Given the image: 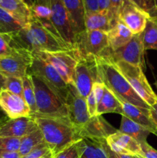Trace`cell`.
Returning a JSON list of instances; mask_svg holds the SVG:
<instances>
[{"mask_svg": "<svg viewBox=\"0 0 157 158\" xmlns=\"http://www.w3.org/2000/svg\"><path fill=\"white\" fill-rule=\"evenodd\" d=\"M11 34L12 47L24 49L31 53L37 52H55L74 49L72 46L46 29L33 16L21 30Z\"/></svg>", "mask_w": 157, "mask_h": 158, "instance_id": "obj_1", "label": "cell"}, {"mask_svg": "<svg viewBox=\"0 0 157 158\" xmlns=\"http://www.w3.org/2000/svg\"><path fill=\"white\" fill-rule=\"evenodd\" d=\"M32 117L41 131L44 141L49 146L53 157L72 143L83 139L69 118L41 116Z\"/></svg>", "mask_w": 157, "mask_h": 158, "instance_id": "obj_2", "label": "cell"}, {"mask_svg": "<svg viewBox=\"0 0 157 158\" xmlns=\"http://www.w3.org/2000/svg\"><path fill=\"white\" fill-rule=\"evenodd\" d=\"M97 62L100 81L112 91L119 100L142 109H150V106L132 89L110 58L106 56H97Z\"/></svg>", "mask_w": 157, "mask_h": 158, "instance_id": "obj_3", "label": "cell"}, {"mask_svg": "<svg viewBox=\"0 0 157 158\" xmlns=\"http://www.w3.org/2000/svg\"><path fill=\"white\" fill-rule=\"evenodd\" d=\"M31 77L37 106V113L32 117L41 116L69 118L65 102L60 96L38 77L34 75H31Z\"/></svg>", "mask_w": 157, "mask_h": 158, "instance_id": "obj_4", "label": "cell"}, {"mask_svg": "<svg viewBox=\"0 0 157 158\" xmlns=\"http://www.w3.org/2000/svg\"><path fill=\"white\" fill-rule=\"evenodd\" d=\"M114 63L142 100L149 106L156 103L157 95L151 87L141 67L124 62H114Z\"/></svg>", "mask_w": 157, "mask_h": 158, "instance_id": "obj_5", "label": "cell"}, {"mask_svg": "<svg viewBox=\"0 0 157 158\" xmlns=\"http://www.w3.org/2000/svg\"><path fill=\"white\" fill-rule=\"evenodd\" d=\"M32 59L28 73L38 77L50 86L55 93L66 101L68 93V84L63 80L56 69L49 63L36 53H32ZM66 104V103H65Z\"/></svg>", "mask_w": 157, "mask_h": 158, "instance_id": "obj_6", "label": "cell"}, {"mask_svg": "<svg viewBox=\"0 0 157 158\" xmlns=\"http://www.w3.org/2000/svg\"><path fill=\"white\" fill-rule=\"evenodd\" d=\"M74 86L84 98L92 91L93 84L101 82L99 75L97 56H79L74 73Z\"/></svg>", "mask_w": 157, "mask_h": 158, "instance_id": "obj_7", "label": "cell"}, {"mask_svg": "<svg viewBox=\"0 0 157 158\" xmlns=\"http://www.w3.org/2000/svg\"><path fill=\"white\" fill-rule=\"evenodd\" d=\"M144 52L143 33L141 32L133 35L127 44L116 50H111L109 47L101 56H106L113 62H124L132 66H139L143 69L145 68Z\"/></svg>", "mask_w": 157, "mask_h": 158, "instance_id": "obj_8", "label": "cell"}, {"mask_svg": "<svg viewBox=\"0 0 157 158\" xmlns=\"http://www.w3.org/2000/svg\"><path fill=\"white\" fill-rule=\"evenodd\" d=\"M39 56L50 63L65 82L74 85V73L79 56L75 49L55 52H37Z\"/></svg>", "mask_w": 157, "mask_h": 158, "instance_id": "obj_9", "label": "cell"}, {"mask_svg": "<svg viewBox=\"0 0 157 158\" xmlns=\"http://www.w3.org/2000/svg\"><path fill=\"white\" fill-rule=\"evenodd\" d=\"M107 32L99 30H85L75 37L74 49L79 56H100L108 48Z\"/></svg>", "mask_w": 157, "mask_h": 158, "instance_id": "obj_10", "label": "cell"}, {"mask_svg": "<svg viewBox=\"0 0 157 158\" xmlns=\"http://www.w3.org/2000/svg\"><path fill=\"white\" fill-rule=\"evenodd\" d=\"M65 103L69 120L80 132L89 120L90 117L88 113L86 98L78 93L73 84L68 85V93Z\"/></svg>", "mask_w": 157, "mask_h": 158, "instance_id": "obj_11", "label": "cell"}, {"mask_svg": "<svg viewBox=\"0 0 157 158\" xmlns=\"http://www.w3.org/2000/svg\"><path fill=\"white\" fill-rule=\"evenodd\" d=\"M32 59L31 52L15 49L10 55L0 57V73L6 77L23 78L28 73Z\"/></svg>", "mask_w": 157, "mask_h": 158, "instance_id": "obj_12", "label": "cell"}, {"mask_svg": "<svg viewBox=\"0 0 157 158\" xmlns=\"http://www.w3.org/2000/svg\"><path fill=\"white\" fill-rule=\"evenodd\" d=\"M149 17L150 15L147 12L142 10L129 0L123 1L118 14L119 21L127 26L133 35L143 32Z\"/></svg>", "mask_w": 157, "mask_h": 158, "instance_id": "obj_13", "label": "cell"}, {"mask_svg": "<svg viewBox=\"0 0 157 158\" xmlns=\"http://www.w3.org/2000/svg\"><path fill=\"white\" fill-rule=\"evenodd\" d=\"M50 8L52 11L50 20L55 30L65 43L74 48L75 35L62 0H50Z\"/></svg>", "mask_w": 157, "mask_h": 158, "instance_id": "obj_14", "label": "cell"}, {"mask_svg": "<svg viewBox=\"0 0 157 158\" xmlns=\"http://www.w3.org/2000/svg\"><path fill=\"white\" fill-rule=\"evenodd\" d=\"M0 107L9 119L31 116L30 108L24 98L4 89L0 90Z\"/></svg>", "mask_w": 157, "mask_h": 158, "instance_id": "obj_15", "label": "cell"}, {"mask_svg": "<svg viewBox=\"0 0 157 158\" xmlns=\"http://www.w3.org/2000/svg\"><path fill=\"white\" fill-rule=\"evenodd\" d=\"M38 129L32 117L9 119L0 127V137L22 138Z\"/></svg>", "mask_w": 157, "mask_h": 158, "instance_id": "obj_16", "label": "cell"}, {"mask_svg": "<svg viewBox=\"0 0 157 158\" xmlns=\"http://www.w3.org/2000/svg\"><path fill=\"white\" fill-rule=\"evenodd\" d=\"M118 130L109 124L102 116L91 117L84 127L80 131L82 138H87L98 142L104 141Z\"/></svg>", "mask_w": 157, "mask_h": 158, "instance_id": "obj_17", "label": "cell"}, {"mask_svg": "<svg viewBox=\"0 0 157 158\" xmlns=\"http://www.w3.org/2000/svg\"><path fill=\"white\" fill-rule=\"evenodd\" d=\"M106 144L111 151L129 156L141 155L140 144L130 136L117 131L106 138Z\"/></svg>", "mask_w": 157, "mask_h": 158, "instance_id": "obj_18", "label": "cell"}, {"mask_svg": "<svg viewBox=\"0 0 157 158\" xmlns=\"http://www.w3.org/2000/svg\"><path fill=\"white\" fill-rule=\"evenodd\" d=\"M65 6L74 35H77L86 30L85 11L83 0H62Z\"/></svg>", "mask_w": 157, "mask_h": 158, "instance_id": "obj_19", "label": "cell"}, {"mask_svg": "<svg viewBox=\"0 0 157 158\" xmlns=\"http://www.w3.org/2000/svg\"><path fill=\"white\" fill-rule=\"evenodd\" d=\"M120 101H121L122 109H123L122 116H126V117L132 120L135 123L146 128L147 131L150 132V134H153L157 137V128L149 117V110L142 109L126 102L122 101V100Z\"/></svg>", "mask_w": 157, "mask_h": 158, "instance_id": "obj_20", "label": "cell"}, {"mask_svg": "<svg viewBox=\"0 0 157 158\" xmlns=\"http://www.w3.org/2000/svg\"><path fill=\"white\" fill-rule=\"evenodd\" d=\"M118 22V21H117ZM112 19L110 12H95L86 13L85 28L86 30H99L108 32L117 23Z\"/></svg>", "mask_w": 157, "mask_h": 158, "instance_id": "obj_21", "label": "cell"}, {"mask_svg": "<svg viewBox=\"0 0 157 158\" xmlns=\"http://www.w3.org/2000/svg\"><path fill=\"white\" fill-rule=\"evenodd\" d=\"M107 35L109 49L111 50H116L127 44L133 36V33L127 26L118 21L107 32Z\"/></svg>", "mask_w": 157, "mask_h": 158, "instance_id": "obj_22", "label": "cell"}, {"mask_svg": "<svg viewBox=\"0 0 157 158\" xmlns=\"http://www.w3.org/2000/svg\"><path fill=\"white\" fill-rule=\"evenodd\" d=\"M0 7L12 14L25 26L32 17L30 7L24 0H0Z\"/></svg>", "mask_w": 157, "mask_h": 158, "instance_id": "obj_23", "label": "cell"}, {"mask_svg": "<svg viewBox=\"0 0 157 158\" xmlns=\"http://www.w3.org/2000/svg\"><path fill=\"white\" fill-rule=\"evenodd\" d=\"M118 131L130 136L131 137L135 139L139 144L144 142H147V137L150 134V132L146 128L135 123L126 116H122L121 123Z\"/></svg>", "mask_w": 157, "mask_h": 158, "instance_id": "obj_24", "label": "cell"}, {"mask_svg": "<svg viewBox=\"0 0 157 158\" xmlns=\"http://www.w3.org/2000/svg\"><path fill=\"white\" fill-rule=\"evenodd\" d=\"M103 142L87 138L81 139L79 140V158H108Z\"/></svg>", "mask_w": 157, "mask_h": 158, "instance_id": "obj_25", "label": "cell"}, {"mask_svg": "<svg viewBox=\"0 0 157 158\" xmlns=\"http://www.w3.org/2000/svg\"><path fill=\"white\" fill-rule=\"evenodd\" d=\"M108 113H116L119 114H123L121 101L118 97L106 87L104 95L100 100L97 106L96 116H102Z\"/></svg>", "mask_w": 157, "mask_h": 158, "instance_id": "obj_26", "label": "cell"}, {"mask_svg": "<svg viewBox=\"0 0 157 158\" xmlns=\"http://www.w3.org/2000/svg\"><path fill=\"white\" fill-rule=\"evenodd\" d=\"M143 43L145 50H157V18L150 16L143 30Z\"/></svg>", "mask_w": 157, "mask_h": 158, "instance_id": "obj_27", "label": "cell"}, {"mask_svg": "<svg viewBox=\"0 0 157 158\" xmlns=\"http://www.w3.org/2000/svg\"><path fill=\"white\" fill-rule=\"evenodd\" d=\"M25 25L17 19L15 16L0 7V32L14 33L21 30Z\"/></svg>", "mask_w": 157, "mask_h": 158, "instance_id": "obj_28", "label": "cell"}, {"mask_svg": "<svg viewBox=\"0 0 157 158\" xmlns=\"http://www.w3.org/2000/svg\"><path fill=\"white\" fill-rule=\"evenodd\" d=\"M44 142V137L39 129L22 137L18 153L22 157L29 154L33 148Z\"/></svg>", "mask_w": 157, "mask_h": 158, "instance_id": "obj_29", "label": "cell"}, {"mask_svg": "<svg viewBox=\"0 0 157 158\" xmlns=\"http://www.w3.org/2000/svg\"><path fill=\"white\" fill-rule=\"evenodd\" d=\"M22 86L23 98L30 108L31 116H33L37 113V106L32 77L29 73L22 78Z\"/></svg>", "mask_w": 157, "mask_h": 158, "instance_id": "obj_30", "label": "cell"}, {"mask_svg": "<svg viewBox=\"0 0 157 158\" xmlns=\"http://www.w3.org/2000/svg\"><path fill=\"white\" fill-rule=\"evenodd\" d=\"M2 89L9 91L12 94L23 97L22 78L18 77H6Z\"/></svg>", "mask_w": 157, "mask_h": 158, "instance_id": "obj_31", "label": "cell"}, {"mask_svg": "<svg viewBox=\"0 0 157 158\" xmlns=\"http://www.w3.org/2000/svg\"><path fill=\"white\" fill-rule=\"evenodd\" d=\"M30 9L32 15L37 19H50L52 15L50 6L35 2L31 6Z\"/></svg>", "mask_w": 157, "mask_h": 158, "instance_id": "obj_32", "label": "cell"}, {"mask_svg": "<svg viewBox=\"0 0 157 158\" xmlns=\"http://www.w3.org/2000/svg\"><path fill=\"white\" fill-rule=\"evenodd\" d=\"M21 138L0 137V151L18 152Z\"/></svg>", "mask_w": 157, "mask_h": 158, "instance_id": "obj_33", "label": "cell"}, {"mask_svg": "<svg viewBox=\"0 0 157 158\" xmlns=\"http://www.w3.org/2000/svg\"><path fill=\"white\" fill-rule=\"evenodd\" d=\"M12 34L0 32V57L12 54L15 50L12 46Z\"/></svg>", "mask_w": 157, "mask_h": 158, "instance_id": "obj_34", "label": "cell"}, {"mask_svg": "<svg viewBox=\"0 0 157 158\" xmlns=\"http://www.w3.org/2000/svg\"><path fill=\"white\" fill-rule=\"evenodd\" d=\"M142 10L147 12L150 16H154L157 10V3L153 0H129Z\"/></svg>", "mask_w": 157, "mask_h": 158, "instance_id": "obj_35", "label": "cell"}, {"mask_svg": "<svg viewBox=\"0 0 157 158\" xmlns=\"http://www.w3.org/2000/svg\"><path fill=\"white\" fill-rule=\"evenodd\" d=\"M79 140L62 151L54 158H79Z\"/></svg>", "mask_w": 157, "mask_h": 158, "instance_id": "obj_36", "label": "cell"}, {"mask_svg": "<svg viewBox=\"0 0 157 158\" xmlns=\"http://www.w3.org/2000/svg\"><path fill=\"white\" fill-rule=\"evenodd\" d=\"M50 153L51 151L49 149V146L44 141L42 143H40L39 145L35 147V148H33L29 154L22 157V158H42L45 156L50 154Z\"/></svg>", "mask_w": 157, "mask_h": 158, "instance_id": "obj_37", "label": "cell"}, {"mask_svg": "<svg viewBox=\"0 0 157 158\" xmlns=\"http://www.w3.org/2000/svg\"><path fill=\"white\" fill-rule=\"evenodd\" d=\"M86 100V103H87V109L89 117H90V118L91 117H95V116H96L98 103H97V101L96 100H95V96H94V94L92 91H91L90 94L87 96Z\"/></svg>", "mask_w": 157, "mask_h": 158, "instance_id": "obj_38", "label": "cell"}, {"mask_svg": "<svg viewBox=\"0 0 157 158\" xmlns=\"http://www.w3.org/2000/svg\"><path fill=\"white\" fill-rule=\"evenodd\" d=\"M105 90H106V86H105V85L102 82H96V83L93 84L92 91L93 92L97 103H99L100 100L103 98Z\"/></svg>", "mask_w": 157, "mask_h": 158, "instance_id": "obj_39", "label": "cell"}, {"mask_svg": "<svg viewBox=\"0 0 157 158\" xmlns=\"http://www.w3.org/2000/svg\"><path fill=\"white\" fill-rule=\"evenodd\" d=\"M123 1L124 0H110L111 6L109 12H110L112 19H113V20L115 22L119 21L118 14L122 5H123Z\"/></svg>", "mask_w": 157, "mask_h": 158, "instance_id": "obj_40", "label": "cell"}, {"mask_svg": "<svg viewBox=\"0 0 157 158\" xmlns=\"http://www.w3.org/2000/svg\"><path fill=\"white\" fill-rule=\"evenodd\" d=\"M86 13L99 12L98 0H83Z\"/></svg>", "mask_w": 157, "mask_h": 158, "instance_id": "obj_41", "label": "cell"}, {"mask_svg": "<svg viewBox=\"0 0 157 158\" xmlns=\"http://www.w3.org/2000/svg\"><path fill=\"white\" fill-rule=\"evenodd\" d=\"M103 147H104V149L106 151V154H107V157L108 158H133L132 156H129V155H126V154H117V153L113 152L112 151H111L109 149V148L108 147V145L106 144V140L103 142Z\"/></svg>", "mask_w": 157, "mask_h": 158, "instance_id": "obj_42", "label": "cell"}, {"mask_svg": "<svg viewBox=\"0 0 157 158\" xmlns=\"http://www.w3.org/2000/svg\"><path fill=\"white\" fill-rule=\"evenodd\" d=\"M149 117H150L152 121L153 122V123L157 128V102L155 104L152 105V106H150V109L149 110Z\"/></svg>", "mask_w": 157, "mask_h": 158, "instance_id": "obj_43", "label": "cell"}, {"mask_svg": "<svg viewBox=\"0 0 157 158\" xmlns=\"http://www.w3.org/2000/svg\"><path fill=\"white\" fill-rule=\"evenodd\" d=\"M98 4L99 12H106L110 9V0H98Z\"/></svg>", "mask_w": 157, "mask_h": 158, "instance_id": "obj_44", "label": "cell"}, {"mask_svg": "<svg viewBox=\"0 0 157 158\" xmlns=\"http://www.w3.org/2000/svg\"><path fill=\"white\" fill-rule=\"evenodd\" d=\"M0 158H22L18 152L0 151Z\"/></svg>", "mask_w": 157, "mask_h": 158, "instance_id": "obj_45", "label": "cell"}, {"mask_svg": "<svg viewBox=\"0 0 157 158\" xmlns=\"http://www.w3.org/2000/svg\"><path fill=\"white\" fill-rule=\"evenodd\" d=\"M8 120H9V117L6 116V114L4 113V111H3L1 109V107H0V127H1L2 125L4 124Z\"/></svg>", "mask_w": 157, "mask_h": 158, "instance_id": "obj_46", "label": "cell"}, {"mask_svg": "<svg viewBox=\"0 0 157 158\" xmlns=\"http://www.w3.org/2000/svg\"><path fill=\"white\" fill-rule=\"evenodd\" d=\"M35 3H38V4L46 5V6H50V0H36Z\"/></svg>", "mask_w": 157, "mask_h": 158, "instance_id": "obj_47", "label": "cell"}, {"mask_svg": "<svg viewBox=\"0 0 157 158\" xmlns=\"http://www.w3.org/2000/svg\"><path fill=\"white\" fill-rule=\"evenodd\" d=\"M6 77H4V76L2 75V74L0 73V90L3 88L5 81H6Z\"/></svg>", "mask_w": 157, "mask_h": 158, "instance_id": "obj_48", "label": "cell"}, {"mask_svg": "<svg viewBox=\"0 0 157 158\" xmlns=\"http://www.w3.org/2000/svg\"><path fill=\"white\" fill-rule=\"evenodd\" d=\"M24 2L29 6V7H31V6L35 2V0H24Z\"/></svg>", "mask_w": 157, "mask_h": 158, "instance_id": "obj_49", "label": "cell"}, {"mask_svg": "<svg viewBox=\"0 0 157 158\" xmlns=\"http://www.w3.org/2000/svg\"><path fill=\"white\" fill-rule=\"evenodd\" d=\"M52 157H53V156H52V154L50 153V154H49L48 155L45 156V157H42V158H52Z\"/></svg>", "mask_w": 157, "mask_h": 158, "instance_id": "obj_50", "label": "cell"}, {"mask_svg": "<svg viewBox=\"0 0 157 158\" xmlns=\"http://www.w3.org/2000/svg\"><path fill=\"white\" fill-rule=\"evenodd\" d=\"M154 85H155V86H156V88H157V80L155 82V83H154Z\"/></svg>", "mask_w": 157, "mask_h": 158, "instance_id": "obj_51", "label": "cell"}, {"mask_svg": "<svg viewBox=\"0 0 157 158\" xmlns=\"http://www.w3.org/2000/svg\"><path fill=\"white\" fill-rule=\"evenodd\" d=\"M132 157H133V158H139V156H132Z\"/></svg>", "mask_w": 157, "mask_h": 158, "instance_id": "obj_52", "label": "cell"}, {"mask_svg": "<svg viewBox=\"0 0 157 158\" xmlns=\"http://www.w3.org/2000/svg\"><path fill=\"white\" fill-rule=\"evenodd\" d=\"M152 17H156V18H157V10H156V12H155V15H154V16H152Z\"/></svg>", "mask_w": 157, "mask_h": 158, "instance_id": "obj_53", "label": "cell"}, {"mask_svg": "<svg viewBox=\"0 0 157 158\" xmlns=\"http://www.w3.org/2000/svg\"><path fill=\"white\" fill-rule=\"evenodd\" d=\"M139 158H144V157H141V156H139Z\"/></svg>", "mask_w": 157, "mask_h": 158, "instance_id": "obj_54", "label": "cell"}, {"mask_svg": "<svg viewBox=\"0 0 157 158\" xmlns=\"http://www.w3.org/2000/svg\"><path fill=\"white\" fill-rule=\"evenodd\" d=\"M153 1H155V2H156V0H153Z\"/></svg>", "mask_w": 157, "mask_h": 158, "instance_id": "obj_55", "label": "cell"}, {"mask_svg": "<svg viewBox=\"0 0 157 158\" xmlns=\"http://www.w3.org/2000/svg\"><path fill=\"white\" fill-rule=\"evenodd\" d=\"M35 2H36V0H35Z\"/></svg>", "mask_w": 157, "mask_h": 158, "instance_id": "obj_56", "label": "cell"}, {"mask_svg": "<svg viewBox=\"0 0 157 158\" xmlns=\"http://www.w3.org/2000/svg\"><path fill=\"white\" fill-rule=\"evenodd\" d=\"M52 158H54V157H52Z\"/></svg>", "mask_w": 157, "mask_h": 158, "instance_id": "obj_57", "label": "cell"}]
</instances>
